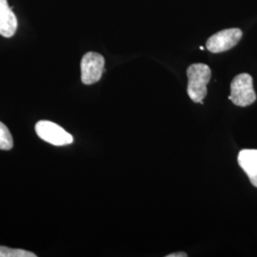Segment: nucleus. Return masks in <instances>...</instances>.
Returning a JSON list of instances; mask_svg holds the SVG:
<instances>
[{"label": "nucleus", "instance_id": "obj_1", "mask_svg": "<svg viewBox=\"0 0 257 257\" xmlns=\"http://www.w3.org/2000/svg\"><path fill=\"white\" fill-rule=\"evenodd\" d=\"M188 88L187 92L195 103H201L207 95V85L211 79V71L208 65L195 63L187 70Z\"/></svg>", "mask_w": 257, "mask_h": 257}, {"label": "nucleus", "instance_id": "obj_2", "mask_svg": "<svg viewBox=\"0 0 257 257\" xmlns=\"http://www.w3.org/2000/svg\"><path fill=\"white\" fill-rule=\"evenodd\" d=\"M229 99L238 107H247L256 100L252 77L248 74L236 75L230 84Z\"/></svg>", "mask_w": 257, "mask_h": 257}, {"label": "nucleus", "instance_id": "obj_3", "mask_svg": "<svg viewBox=\"0 0 257 257\" xmlns=\"http://www.w3.org/2000/svg\"><path fill=\"white\" fill-rule=\"evenodd\" d=\"M37 135L42 140L54 146H66L73 143L74 138L64 128L54 122L42 120L36 125Z\"/></svg>", "mask_w": 257, "mask_h": 257}, {"label": "nucleus", "instance_id": "obj_4", "mask_svg": "<svg viewBox=\"0 0 257 257\" xmlns=\"http://www.w3.org/2000/svg\"><path fill=\"white\" fill-rule=\"evenodd\" d=\"M105 59L100 54L87 53L81 60V80L85 85H92L101 79Z\"/></svg>", "mask_w": 257, "mask_h": 257}, {"label": "nucleus", "instance_id": "obj_5", "mask_svg": "<svg viewBox=\"0 0 257 257\" xmlns=\"http://www.w3.org/2000/svg\"><path fill=\"white\" fill-rule=\"evenodd\" d=\"M242 36V31L237 28L223 30L211 36L208 39L206 46L213 54L223 53L237 45Z\"/></svg>", "mask_w": 257, "mask_h": 257}, {"label": "nucleus", "instance_id": "obj_6", "mask_svg": "<svg viewBox=\"0 0 257 257\" xmlns=\"http://www.w3.org/2000/svg\"><path fill=\"white\" fill-rule=\"evenodd\" d=\"M18 29V19L10 7L7 0H0V35L2 37H13Z\"/></svg>", "mask_w": 257, "mask_h": 257}, {"label": "nucleus", "instance_id": "obj_7", "mask_svg": "<svg viewBox=\"0 0 257 257\" xmlns=\"http://www.w3.org/2000/svg\"><path fill=\"white\" fill-rule=\"evenodd\" d=\"M237 161L248 175L250 183L257 188V150L245 149L240 151Z\"/></svg>", "mask_w": 257, "mask_h": 257}, {"label": "nucleus", "instance_id": "obj_8", "mask_svg": "<svg viewBox=\"0 0 257 257\" xmlns=\"http://www.w3.org/2000/svg\"><path fill=\"white\" fill-rule=\"evenodd\" d=\"M14 146L13 137L7 128L2 122H0V150L8 151Z\"/></svg>", "mask_w": 257, "mask_h": 257}, {"label": "nucleus", "instance_id": "obj_9", "mask_svg": "<svg viewBox=\"0 0 257 257\" xmlns=\"http://www.w3.org/2000/svg\"><path fill=\"white\" fill-rule=\"evenodd\" d=\"M0 257H37V254L21 248H11L0 246Z\"/></svg>", "mask_w": 257, "mask_h": 257}, {"label": "nucleus", "instance_id": "obj_10", "mask_svg": "<svg viewBox=\"0 0 257 257\" xmlns=\"http://www.w3.org/2000/svg\"><path fill=\"white\" fill-rule=\"evenodd\" d=\"M188 254L185 252H175V253H171L166 255V257H187Z\"/></svg>", "mask_w": 257, "mask_h": 257}]
</instances>
